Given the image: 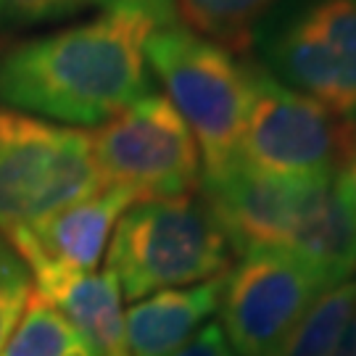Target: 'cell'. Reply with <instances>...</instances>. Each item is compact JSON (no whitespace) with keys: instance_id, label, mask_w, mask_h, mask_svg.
Here are the masks:
<instances>
[{"instance_id":"obj_1","label":"cell","mask_w":356,"mask_h":356,"mask_svg":"<svg viewBox=\"0 0 356 356\" xmlns=\"http://www.w3.org/2000/svg\"><path fill=\"white\" fill-rule=\"evenodd\" d=\"M172 24L175 0H108L92 22L0 53V103L79 127L106 124L153 92L145 40Z\"/></svg>"},{"instance_id":"obj_2","label":"cell","mask_w":356,"mask_h":356,"mask_svg":"<svg viewBox=\"0 0 356 356\" xmlns=\"http://www.w3.org/2000/svg\"><path fill=\"white\" fill-rule=\"evenodd\" d=\"M204 198L238 256L275 248L304 259L327 285L356 275V222L335 177L264 175L245 161L201 175Z\"/></svg>"},{"instance_id":"obj_3","label":"cell","mask_w":356,"mask_h":356,"mask_svg":"<svg viewBox=\"0 0 356 356\" xmlns=\"http://www.w3.org/2000/svg\"><path fill=\"white\" fill-rule=\"evenodd\" d=\"M232 245L204 198L138 201L119 216L106 269L127 301L222 277Z\"/></svg>"},{"instance_id":"obj_4","label":"cell","mask_w":356,"mask_h":356,"mask_svg":"<svg viewBox=\"0 0 356 356\" xmlns=\"http://www.w3.org/2000/svg\"><path fill=\"white\" fill-rule=\"evenodd\" d=\"M145 61L161 79L166 101L191 127L204 172L238 161L251 108L248 64H238L225 45L182 24L156 29L145 40Z\"/></svg>"},{"instance_id":"obj_5","label":"cell","mask_w":356,"mask_h":356,"mask_svg":"<svg viewBox=\"0 0 356 356\" xmlns=\"http://www.w3.org/2000/svg\"><path fill=\"white\" fill-rule=\"evenodd\" d=\"M254 45L275 79L356 124V0H280Z\"/></svg>"},{"instance_id":"obj_6","label":"cell","mask_w":356,"mask_h":356,"mask_svg":"<svg viewBox=\"0 0 356 356\" xmlns=\"http://www.w3.org/2000/svg\"><path fill=\"white\" fill-rule=\"evenodd\" d=\"M101 188L90 132L0 106V238Z\"/></svg>"},{"instance_id":"obj_7","label":"cell","mask_w":356,"mask_h":356,"mask_svg":"<svg viewBox=\"0 0 356 356\" xmlns=\"http://www.w3.org/2000/svg\"><path fill=\"white\" fill-rule=\"evenodd\" d=\"M248 69L251 108L241 161L275 177H335L356 143L354 122L282 85L261 64H248Z\"/></svg>"},{"instance_id":"obj_8","label":"cell","mask_w":356,"mask_h":356,"mask_svg":"<svg viewBox=\"0 0 356 356\" xmlns=\"http://www.w3.org/2000/svg\"><path fill=\"white\" fill-rule=\"evenodd\" d=\"M103 188L138 201L191 195L201 182V151L177 108L159 92L132 103L90 132Z\"/></svg>"},{"instance_id":"obj_9","label":"cell","mask_w":356,"mask_h":356,"mask_svg":"<svg viewBox=\"0 0 356 356\" xmlns=\"http://www.w3.org/2000/svg\"><path fill=\"white\" fill-rule=\"evenodd\" d=\"M325 280L304 259L259 248L225 275L222 330L238 356H277L296 325L322 293Z\"/></svg>"},{"instance_id":"obj_10","label":"cell","mask_w":356,"mask_h":356,"mask_svg":"<svg viewBox=\"0 0 356 356\" xmlns=\"http://www.w3.org/2000/svg\"><path fill=\"white\" fill-rule=\"evenodd\" d=\"M135 198L116 188H101L88 198L64 206L6 238L32 275V288H45L56 280L90 275L114 235L119 216Z\"/></svg>"},{"instance_id":"obj_11","label":"cell","mask_w":356,"mask_h":356,"mask_svg":"<svg viewBox=\"0 0 356 356\" xmlns=\"http://www.w3.org/2000/svg\"><path fill=\"white\" fill-rule=\"evenodd\" d=\"M225 275L214 280L145 296L124 314L129 356H172L222 304Z\"/></svg>"},{"instance_id":"obj_12","label":"cell","mask_w":356,"mask_h":356,"mask_svg":"<svg viewBox=\"0 0 356 356\" xmlns=\"http://www.w3.org/2000/svg\"><path fill=\"white\" fill-rule=\"evenodd\" d=\"M51 301L88 343L92 356H129L127 325L122 312V291L116 277L103 269L90 275H74L35 288Z\"/></svg>"},{"instance_id":"obj_13","label":"cell","mask_w":356,"mask_h":356,"mask_svg":"<svg viewBox=\"0 0 356 356\" xmlns=\"http://www.w3.org/2000/svg\"><path fill=\"white\" fill-rule=\"evenodd\" d=\"M0 356H92V351L72 322L32 288L24 314L0 348Z\"/></svg>"},{"instance_id":"obj_14","label":"cell","mask_w":356,"mask_h":356,"mask_svg":"<svg viewBox=\"0 0 356 356\" xmlns=\"http://www.w3.org/2000/svg\"><path fill=\"white\" fill-rule=\"evenodd\" d=\"M356 314V277L338 282L319 296L296 325L277 356H330Z\"/></svg>"},{"instance_id":"obj_15","label":"cell","mask_w":356,"mask_h":356,"mask_svg":"<svg viewBox=\"0 0 356 356\" xmlns=\"http://www.w3.org/2000/svg\"><path fill=\"white\" fill-rule=\"evenodd\" d=\"M177 13L193 32L225 48H245L254 42L256 26L280 0H175Z\"/></svg>"},{"instance_id":"obj_16","label":"cell","mask_w":356,"mask_h":356,"mask_svg":"<svg viewBox=\"0 0 356 356\" xmlns=\"http://www.w3.org/2000/svg\"><path fill=\"white\" fill-rule=\"evenodd\" d=\"M29 296H32L29 269L8 245V241L0 238V348L19 325Z\"/></svg>"},{"instance_id":"obj_17","label":"cell","mask_w":356,"mask_h":356,"mask_svg":"<svg viewBox=\"0 0 356 356\" xmlns=\"http://www.w3.org/2000/svg\"><path fill=\"white\" fill-rule=\"evenodd\" d=\"M74 11V0H0V32L45 24Z\"/></svg>"},{"instance_id":"obj_18","label":"cell","mask_w":356,"mask_h":356,"mask_svg":"<svg viewBox=\"0 0 356 356\" xmlns=\"http://www.w3.org/2000/svg\"><path fill=\"white\" fill-rule=\"evenodd\" d=\"M172 356H235L219 322H209Z\"/></svg>"},{"instance_id":"obj_19","label":"cell","mask_w":356,"mask_h":356,"mask_svg":"<svg viewBox=\"0 0 356 356\" xmlns=\"http://www.w3.org/2000/svg\"><path fill=\"white\" fill-rule=\"evenodd\" d=\"M338 191L343 195L346 209L351 211V216H354L356 222V143L354 148H351V153L346 156L341 172H338Z\"/></svg>"},{"instance_id":"obj_20","label":"cell","mask_w":356,"mask_h":356,"mask_svg":"<svg viewBox=\"0 0 356 356\" xmlns=\"http://www.w3.org/2000/svg\"><path fill=\"white\" fill-rule=\"evenodd\" d=\"M330 356H356V314H354V319L348 322L346 332L341 335L338 346L330 351Z\"/></svg>"},{"instance_id":"obj_21","label":"cell","mask_w":356,"mask_h":356,"mask_svg":"<svg viewBox=\"0 0 356 356\" xmlns=\"http://www.w3.org/2000/svg\"><path fill=\"white\" fill-rule=\"evenodd\" d=\"M76 8H82V6H92V3H101V6H106L108 0H74Z\"/></svg>"}]
</instances>
